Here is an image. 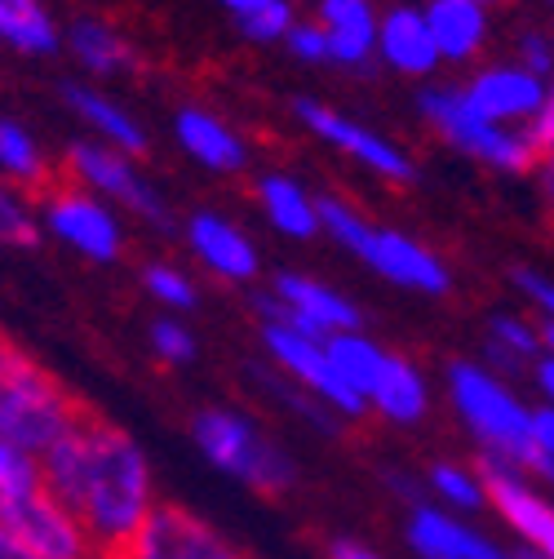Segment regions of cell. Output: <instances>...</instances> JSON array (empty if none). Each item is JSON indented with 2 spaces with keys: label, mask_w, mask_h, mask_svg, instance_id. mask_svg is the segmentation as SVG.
<instances>
[{
  "label": "cell",
  "mask_w": 554,
  "mask_h": 559,
  "mask_svg": "<svg viewBox=\"0 0 554 559\" xmlns=\"http://www.w3.org/2000/svg\"><path fill=\"white\" fill-rule=\"evenodd\" d=\"M364 266H373L382 280H390L395 289H408V294H422V298L453 294L448 262L431 245H422L418 236H408V231L377 227V236H373V245L364 253Z\"/></svg>",
  "instance_id": "e0dca14e"
},
{
  "label": "cell",
  "mask_w": 554,
  "mask_h": 559,
  "mask_svg": "<svg viewBox=\"0 0 554 559\" xmlns=\"http://www.w3.org/2000/svg\"><path fill=\"white\" fill-rule=\"evenodd\" d=\"M107 559H249V555L204 515L178 502H160L152 520Z\"/></svg>",
  "instance_id": "30bf717a"
},
{
  "label": "cell",
  "mask_w": 554,
  "mask_h": 559,
  "mask_svg": "<svg viewBox=\"0 0 554 559\" xmlns=\"http://www.w3.org/2000/svg\"><path fill=\"white\" fill-rule=\"evenodd\" d=\"M147 342H152L156 360L169 365V369H186V365H195V356H200L195 329H191L186 320H178V316H156L152 329H147Z\"/></svg>",
  "instance_id": "d590c367"
},
{
  "label": "cell",
  "mask_w": 554,
  "mask_h": 559,
  "mask_svg": "<svg viewBox=\"0 0 554 559\" xmlns=\"http://www.w3.org/2000/svg\"><path fill=\"white\" fill-rule=\"evenodd\" d=\"M143 289L156 307H165V316H178V311H195L200 302V289H195V280L173 266V262H147L143 266Z\"/></svg>",
  "instance_id": "836d02e7"
},
{
  "label": "cell",
  "mask_w": 554,
  "mask_h": 559,
  "mask_svg": "<svg viewBox=\"0 0 554 559\" xmlns=\"http://www.w3.org/2000/svg\"><path fill=\"white\" fill-rule=\"evenodd\" d=\"M545 94H550V85L537 81L532 72H523L519 62H489L461 85V98L470 103V111H479L493 124H506V129H528L541 116Z\"/></svg>",
  "instance_id": "5bb4252c"
},
{
  "label": "cell",
  "mask_w": 554,
  "mask_h": 559,
  "mask_svg": "<svg viewBox=\"0 0 554 559\" xmlns=\"http://www.w3.org/2000/svg\"><path fill=\"white\" fill-rule=\"evenodd\" d=\"M479 471H483V484H489V507L519 537V546L541 559H554V502H545L537 479L483 457H479Z\"/></svg>",
  "instance_id": "7c38bea8"
},
{
  "label": "cell",
  "mask_w": 554,
  "mask_h": 559,
  "mask_svg": "<svg viewBox=\"0 0 554 559\" xmlns=\"http://www.w3.org/2000/svg\"><path fill=\"white\" fill-rule=\"evenodd\" d=\"M36 214H40V231H49L58 245L81 253L85 262L111 266V262L124 258V240L129 236H124L120 214L107 200H98V195H89V191H81L72 182L49 187L40 195V204H36Z\"/></svg>",
  "instance_id": "ba28073f"
},
{
  "label": "cell",
  "mask_w": 554,
  "mask_h": 559,
  "mask_svg": "<svg viewBox=\"0 0 554 559\" xmlns=\"http://www.w3.org/2000/svg\"><path fill=\"white\" fill-rule=\"evenodd\" d=\"M218 5L227 10V14H236V19H249L253 10H262L266 0H218Z\"/></svg>",
  "instance_id": "7dc6e473"
},
{
  "label": "cell",
  "mask_w": 554,
  "mask_h": 559,
  "mask_svg": "<svg viewBox=\"0 0 554 559\" xmlns=\"http://www.w3.org/2000/svg\"><path fill=\"white\" fill-rule=\"evenodd\" d=\"M404 542L418 559H523L519 546L483 537L474 524L435 502H422L404 515Z\"/></svg>",
  "instance_id": "9a60e30c"
},
{
  "label": "cell",
  "mask_w": 554,
  "mask_h": 559,
  "mask_svg": "<svg viewBox=\"0 0 554 559\" xmlns=\"http://www.w3.org/2000/svg\"><path fill=\"white\" fill-rule=\"evenodd\" d=\"M262 352H266V365L275 373H285L289 382L306 386L320 404H328L341 417V423H351V417H364L369 413V400L337 373L324 337L298 333L289 324H262Z\"/></svg>",
  "instance_id": "9c48e42d"
},
{
  "label": "cell",
  "mask_w": 554,
  "mask_h": 559,
  "mask_svg": "<svg viewBox=\"0 0 554 559\" xmlns=\"http://www.w3.org/2000/svg\"><path fill=\"white\" fill-rule=\"evenodd\" d=\"M45 493V471H40V457L0 440V507L10 502H23V498H36Z\"/></svg>",
  "instance_id": "d6a6232c"
},
{
  "label": "cell",
  "mask_w": 554,
  "mask_h": 559,
  "mask_svg": "<svg viewBox=\"0 0 554 559\" xmlns=\"http://www.w3.org/2000/svg\"><path fill=\"white\" fill-rule=\"evenodd\" d=\"M470 5H483V10H489V5H497V0H470Z\"/></svg>",
  "instance_id": "681fc988"
},
{
  "label": "cell",
  "mask_w": 554,
  "mask_h": 559,
  "mask_svg": "<svg viewBox=\"0 0 554 559\" xmlns=\"http://www.w3.org/2000/svg\"><path fill=\"white\" fill-rule=\"evenodd\" d=\"M545 5H554V0H545Z\"/></svg>",
  "instance_id": "816d5d0a"
},
{
  "label": "cell",
  "mask_w": 554,
  "mask_h": 559,
  "mask_svg": "<svg viewBox=\"0 0 554 559\" xmlns=\"http://www.w3.org/2000/svg\"><path fill=\"white\" fill-rule=\"evenodd\" d=\"M426 23L444 62H470L489 45V10L470 0H426Z\"/></svg>",
  "instance_id": "cb8c5ba5"
},
{
  "label": "cell",
  "mask_w": 554,
  "mask_h": 559,
  "mask_svg": "<svg viewBox=\"0 0 554 559\" xmlns=\"http://www.w3.org/2000/svg\"><path fill=\"white\" fill-rule=\"evenodd\" d=\"M182 240L195 253V262L209 275H218L222 285H253L262 271V253H257L253 236L240 223L214 214V209H195L182 223Z\"/></svg>",
  "instance_id": "2e32d148"
},
{
  "label": "cell",
  "mask_w": 554,
  "mask_h": 559,
  "mask_svg": "<svg viewBox=\"0 0 554 559\" xmlns=\"http://www.w3.org/2000/svg\"><path fill=\"white\" fill-rule=\"evenodd\" d=\"M40 471L49 493L89 528L103 559L116 555L160 507L143 444L94 413L40 453Z\"/></svg>",
  "instance_id": "6da1fadb"
},
{
  "label": "cell",
  "mask_w": 554,
  "mask_h": 559,
  "mask_svg": "<svg viewBox=\"0 0 554 559\" xmlns=\"http://www.w3.org/2000/svg\"><path fill=\"white\" fill-rule=\"evenodd\" d=\"M444 386H448L453 413L479 444L483 462H502L532 479H550L545 457L537 449V431H532V408L515 395V386L502 373H493L483 360H453L444 373Z\"/></svg>",
  "instance_id": "7a4b0ae2"
},
{
  "label": "cell",
  "mask_w": 554,
  "mask_h": 559,
  "mask_svg": "<svg viewBox=\"0 0 554 559\" xmlns=\"http://www.w3.org/2000/svg\"><path fill=\"white\" fill-rule=\"evenodd\" d=\"M369 408L377 417H386V423H395V427H418L422 417L431 413V382H426V373L412 365L408 356L390 352L386 365H382V378H377V386L369 395Z\"/></svg>",
  "instance_id": "603a6c76"
},
{
  "label": "cell",
  "mask_w": 554,
  "mask_h": 559,
  "mask_svg": "<svg viewBox=\"0 0 554 559\" xmlns=\"http://www.w3.org/2000/svg\"><path fill=\"white\" fill-rule=\"evenodd\" d=\"M285 49L298 58V62H328V32L320 23H298L285 40Z\"/></svg>",
  "instance_id": "ab89813d"
},
{
  "label": "cell",
  "mask_w": 554,
  "mask_h": 559,
  "mask_svg": "<svg viewBox=\"0 0 554 559\" xmlns=\"http://www.w3.org/2000/svg\"><path fill=\"white\" fill-rule=\"evenodd\" d=\"M62 169H67V182L107 200L111 209H124V214L143 218L152 227H169V200L160 195V187L137 169L133 156L98 143V138H76V143H67L62 152Z\"/></svg>",
  "instance_id": "8992f818"
},
{
  "label": "cell",
  "mask_w": 554,
  "mask_h": 559,
  "mask_svg": "<svg viewBox=\"0 0 554 559\" xmlns=\"http://www.w3.org/2000/svg\"><path fill=\"white\" fill-rule=\"evenodd\" d=\"M320 231L341 249V253H351L364 262L377 227L364 218V209H356L351 200H341V195H320Z\"/></svg>",
  "instance_id": "1f68e13d"
},
{
  "label": "cell",
  "mask_w": 554,
  "mask_h": 559,
  "mask_svg": "<svg viewBox=\"0 0 554 559\" xmlns=\"http://www.w3.org/2000/svg\"><path fill=\"white\" fill-rule=\"evenodd\" d=\"M49 174L45 147L23 120L0 116V182H14L19 191H36Z\"/></svg>",
  "instance_id": "f1b7e54d"
},
{
  "label": "cell",
  "mask_w": 554,
  "mask_h": 559,
  "mask_svg": "<svg viewBox=\"0 0 554 559\" xmlns=\"http://www.w3.org/2000/svg\"><path fill=\"white\" fill-rule=\"evenodd\" d=\"M62 49L72 53L89 76H120L137 62L129 36L111 23H103V19H76L62 32Z\"/></svg>",
  "instance_id": "d4e9b609"
},
{
  "label": "cell",
  "mask_w": 554,
  "mask_h": 559,
  "mask_svg": "<svg viewBox=\"0 0 554 559\" xmlns=\"http://www.w3.org/2000/svg\"><path fill=\"white\" fill-rule=\"evenodd\" d=\"M377 58L390 67V72L408 76V81H426L435 76V67L444 62L439 49H435V36H431V23H426V10L422 5H390L382 14V27H377Z\"/></svg>",
  "instance_id": "d6986e66"
},
{
  "label": "cell",
  "mask_w": 554,
  "mask_h": 559,
  "mask_svg": "<svg viewBox=\"0 0 554 559\" xmlns=\"http://www.w3.org/2000/svg\"><path fill=\"white\" fill-rule=\"evenodd\" d=\"M253 311L262 324H289V329L324 337V342L337 333L364 329V316L351 298L315 275H302V271H280L270 280V289H257Z\"/></svg>",
  "instance_id": "52a82bcc"
},
{
  "label": "cell",
  "mask_w": 554,
  "mask_h": 559,
  "mask_svg": "<svg viewBox=\"0 0 554 559\" xmlns=\"http://www.w3.org/2000/svg\"><path fill=\"white\" fill-rule=\"evenodd\" d=\"M510 285L537 307V316H541V324H554V280L545 275V271H532V266H515V275H510Z\"/></svg>",
  "instance_id": "f35d334b"
},
{
  "label": "cell",
  "mask_w": 554,
  "mask_h": 559,
  "mask_svg": "<svg viewBox=\"0 0 554 559\" xmlns=\"http://www.w3.org/2000/svg\"><path fill=\"white\" fill-rule=\"evenodd\" d=\"M545 356V342H541V324L523 320V316H510V311H497L489 316V337H483V365L493 373H519V369H532L537 360Z\"/></svg>",
  "instance_id": "484cf974"
},
{
  "label": "cell",
  "mask_w": 554,
  "mask_h": 559,
  "mask_svg": "<svg viewBox=\"0 0 554 559\" xmlns=\"http://www.w3.org/2000/svg\"><path fill=\"white\" fill-rule=\"evenodd\" d=\"M293 111H298V120L320 138V143H328V147L341 152V156H351V160L364 165L369 174H377V178H386V182H399V187L418 178V165H412V156H408L399 143H390L386 133H377V129L351 120L346 111H337V107H328V103H320V98H293Z\"/></svg>",
  "instance_id": "8fae6325"
},
{
  "label": "cell",
  "mask_w": 554,
  "mask_h": 559,
  "mask_svg": "<svg viewBox=\"0 0 554 559\" xmlns=\"http://www.w3.org/2000/svg\"><path fill=\"white\" fill-rule=\"evenodd\" d=\"M315 23L328 32V62L356 72L369 58H377L382 14L373 10V0H320Z\"/></svg>",
  "instance_id": "44dd1931"
},
{
  "label": "cell",
  "mask_w": 554,
  "mask_h": 559,
  "mask_svg": "<svg viewBox=\"0 0 554 559\" xmlns=\"http://www.w3.org/2000/svg\"><path fill=\"white\" fill-rule=\"evenodd\" d=\"M418 111H422V120L444 138L453 152H461V156H470L479 165H489L497 174H528L541 160V152L528 138V129H506V124L483 120L461 98V85H426L418 94Z\"/></svg>",
  "instance_id": "5b68a950"
},
{
  "label": "cell",
  "mask_w": 554,
  "mask_h": 559,
  "mask_svg": "<svg viewBox=\"0 0 554 559\" xmlns=\"http://www.w3.org/2000/svg\"><path fill=\"white\" fill-rule=\"evenodd\" d=\"M541 342H545V356L554 360V324H541Z\"/></svg>",
  "instance_id": "c3c4849f"
},
{
  "label": "cell",
  "mask_w": 554,
  "mask_h": 559,
  "mask_svg": "<svg viewBox=\"0 0 554 559\" xmlns=\"http://www.w3.org/2000/svg\"><path fill=\"white\" fill-rule=\"evenodd\" d=\"M0 524H5L40 559H103L94 537H89V528L67 511L49 488L36 493V498L0 507Z\"/></svg>",
  "instance_id": "4fadbf2b"
},
{
  "label": "cell",
  "mask_w": 554,
  "mask_h": 559,
  "mask_svg": "<svg viewBox=\"0 0 554 559\" xmlns=\"http://www.w3.org/2000/svg\"><path fill=\"white\" fill-rule=\"evenodd\" d=\"M328 356H333L337 373L369 400L373 386H377V378H382V365H386L390 352H386L377 337H369L364 329H356V333H337V337H328Z\"/></svg>",
  "instance_id": "f546056e"
},
{
  "label": "cell",
  "mask_w": 554,
  "mask_h": 559,
  "mask_svg": "<svg viewBox=\"0 0 554 559\" xmlns=\"http://www.w3.org/2000/svg\"><path fill=\"white\" fill-rule=\"evenodd\" d=\"M85 417L89 408L40 360H32L23 346L5 337V346H0V440L40 457Z\"/></svg>",
  "instance_id": "3957f363"
},
{
  "label": "cell",
  "mask_w": 554,
  "mask_h": 559,
  "mask_svg": "<svg viewBox=\"0 0 554 559\" xmlns=\"http://www.w3.org/2000/svg\"><path fill=\"white\" fill-rule=\"evenodd\" d=\"M532 382H537L545 408H554V360H550V356H541V360L532 365Z\"/></svg>",
  "instance_id": "ee69618b"
},
{
  "label": "cell",
  "mask_w": 554,
  "mask_h": 559,
  "mask_svg": "<svg viewBox=\"0 0 554 559\" xmlns=\"http://www.w3.org/2000/svg\"><path fill=\"white\" fill-rule=\"evenodd\" d=\"M293 27H298L293 0H266L262 10H253L249 19H240V32H244L249 45H285Z\"/></svg>",
  "instance_id": "8d00e7d4"
},
{
  "label": "cell",
  "mask_w": 554,
  "mask_h": 559,
  "mask_svg": "<svg viewBox=\"0 0 554 559\" xmlns=\"http://www.w3.org/2000/svg\"><path fill=\"white\" fill-rule=\"evenodd\" d=\"M519 550H523V546H519ZM523 559H541V555H532V550H523Z\"/></svg>",
  "instance_id": "f907efd6"
},
{
  "label": "cell",
  "mask_w": 554,
  "mask_h": 559,
  "mask_svg": "<svg viewBox=\"0 0 554 559\" xmlns=\"http://www.w3.org/2000/svg\"><path fill=\"white\" fill-rule=\"evenodd\" d=\"M0 559H40V555H32L5 524H0Z\"/></svg>",
  "instance_id": "f6af8a7d"
},
{
  "label": "cell",
  "mask_w": 554,
  "mask_h": 559,
  "mask_svg": "<svg viewBox=\"0 0 554 559\" xmlns=\"http://www.w3.org/2000/svg\"><path fill=\"white\" fill-rule=\"evenodd\" d=\"M249 378L257 382V391H266V395H270L275 404H280L285 413L302 417V423H306L311 431H320V436H337V423H341V417H337L328 404H320L306 386L289 382L285 373H275L270 365H253V369H249Z\"/></svg>",
  "instance_id": "4dcf8cb0"
},
{
  "label": "cell",
  "mask_w": 554,
  "mask_h": 559,
  "mask_svg": "<svg viewBox=\"0 0 554 559\" xmlns=\"http://www.w3.org/2000/svg\"><path fill=\"white\" fill-rule=\"evenodd\" d=\"M528 138L537 143V152H541V156H545V152H554V81H550V94H545L541 116L528 124Z\"/></svg>",
  "instance_id": "b9f144b4"
},
{
  "label": "cell",
  "mask_w": 554,
  "mask_h": 559,
  "mask_svg": "<svg viewBox=\"0 0 554 559\" xmlns=\"http://www.w3.org/2000/svg\"><path fill=\"white\" fill-rule=\"evenodd\" d=\"M173 138H178L182 156H191L209 174H240L249 165V143L218 111L200 107V103H182L173 111Z\"/></svg>",
  "instance_id": "ac0fdd59"
},
{
  "label": "cell",
  "mask_w": 554,
  "mask_h": 559,
  "mask_svg": "<svg viewBox=\"0 0 554 559\" xmlns=\"http://www.w3.org/2000/svg\"><path fill=\"white\" fill-rule=\"evenodd\" d=\"M324 559H386V555L373 550L369 542H356V537H328L324 542Z\"/></svg>",
  "instance_id": "7bdbcfd3"
},
{
  "label": "cell",
  "mask_w": 554,
  "mask_h": 559,
  "mask_svg": "<svg viewBox=\"0 0 554 559\" xmlns=\"http://www.w3.org/2000/svg\"><path fill=\"white\" fill-rule=\"evenodd\" d=\"M515 62L523 67V72H532L537 81H554V40L545 32H523L515 40Z\"/></svg>",
  "instance_id": "74e56055"
},
{
  "label": "cell",
  "mask_w": 554,
  "mask_h": 559,
  "mask_svg": "<svg viewBox=\"0 0 554 559\" xmlns=\"http://www.w3.org/2000/svg\"><path fill=\"white\" fill-rule=\"evenodd\" d=\"M0 45L27 58H45L62 49V32L45 0H0Z\"/></svg>",
  "instance_id": "4316f807"
},
{
  "label": "cell",
  "mask_w": 554,
  "mask_h": 559,
  "mask_svg": "<svg viewBox=\"0 0 554 559\" xmlns=\"http://www.w3.org/2000/svg\"><path fill=\"white\" fill-rule=\"evenodd\" d=\"M40 240V214L32 209V200L10 187V182H0V245L5 249H32Z\"/></svg>",
  "instance_id": "e575fe53"
},
{
  "label": "cell",
  "mask_w": 554,
  "mask_h": 559,
  "mask_svg": "<svg viewBox=\"0 0 554 559\" xmlns=\"http://www.w3.org/2000/svg\"><path fill=\"white\" fill-rule=\"evenodd\" d=\"M191 444L214 471L240 479L262 498H289L298 488V462L293 453L266 436L249 413L231 404H209L191 417Z\"/></svg>",
  "instance_id": "277c9868"
},
{
  "label": "cell",
  "mask_w": 554,
  "mask_h": 559,
  "mask_svg": "<svg viewBox=\"0 0 554 559\" xmlns=\"http://www.w3.org/2000/svg\"><path fill=\"white\" fill-rule=\"evenodd\" d=\"M58 98H62V107L72 111L76 120H85V129H94L98 143H107V147H116V152H124L133 160L147 156V143H152L147 129L137 124V116L129 107H120L103 90H94L85 81H62L58 85Z\"/></svg>",
  "instance_id": "ffe728a7"
},
{
  "label": "cell",
  "mask_w": 554,
  "mask_h": 559,
  "mask_svg": "<svg viewBox=\"0 0 554 559\" xmlns=\"http://www.w3.org/2000/svg\"><path fill=\"white\" fill-rule=\"evenodd\" d=\"M426 484V498L453 515H474L489 507V484H483V471L479 466H466V462H453V457H439L426 466L422 475Z\"/></svg>",
  "instance_id": "83f0119b"
},
{
  "label": "cell",
  "mask_w": 554,
  "mask_h": 559,
  "mask_svg": "<svg viewBox=\"0 0 554 559\" xmlns=\"http://www.w3.org/2000/svg\"><path fill=\"white\" fill-rule=\"evenodd\" d=\"M0 346H5V337H0Z\"/></svg>",
  "instance_id": "f5cc1de1"
},
{
  "label": "cell",
  "mask_w": 554,
  "mask_h": 559,
  "mask_svg": "<svg viewBox=\"0 0 554 559\" xmlns=\"http://www.w3.org/2000/svg\"><path fill=\"white\" fill-rule=\"evenodd\" d=\"M532 431H537V449L545 457V475L554 484V408H532Z\"/></svg>",
  "instance_id": "60d3db41"
},
{
  "label": "cell",
  "mask_w": 554,
  "mask_h": 559,
  "mask_svg": "<svg viewBox=\"0 0 554 559\" xmlns=\"http://www.w3.org/2000/svg\"><path fill=\"white\" fill-rule=\"evenodd\" d=\"M253 200L262 209V218L280 236H289V240L320 236V195H311L302 178H293V174H257Z\"/></svg>",
  "instance_id": "7402d4cb"
},
{
  "label": "cell",
  "mask_w": 554,
  "mask_h": 559,
  "mask_svg": "<svg viewBox=\"0 0 554 559\" xmlns=\"http://www.w3.org/2000/svg\"><path fill=\"white\" fill-rule=\"evenodd\" d=\"M537 178H541V191H545V200L554 204V152H545V156L537 160Z\"/></svg>",
  "instance_id": "bcb514c9"
}]
</instances>
